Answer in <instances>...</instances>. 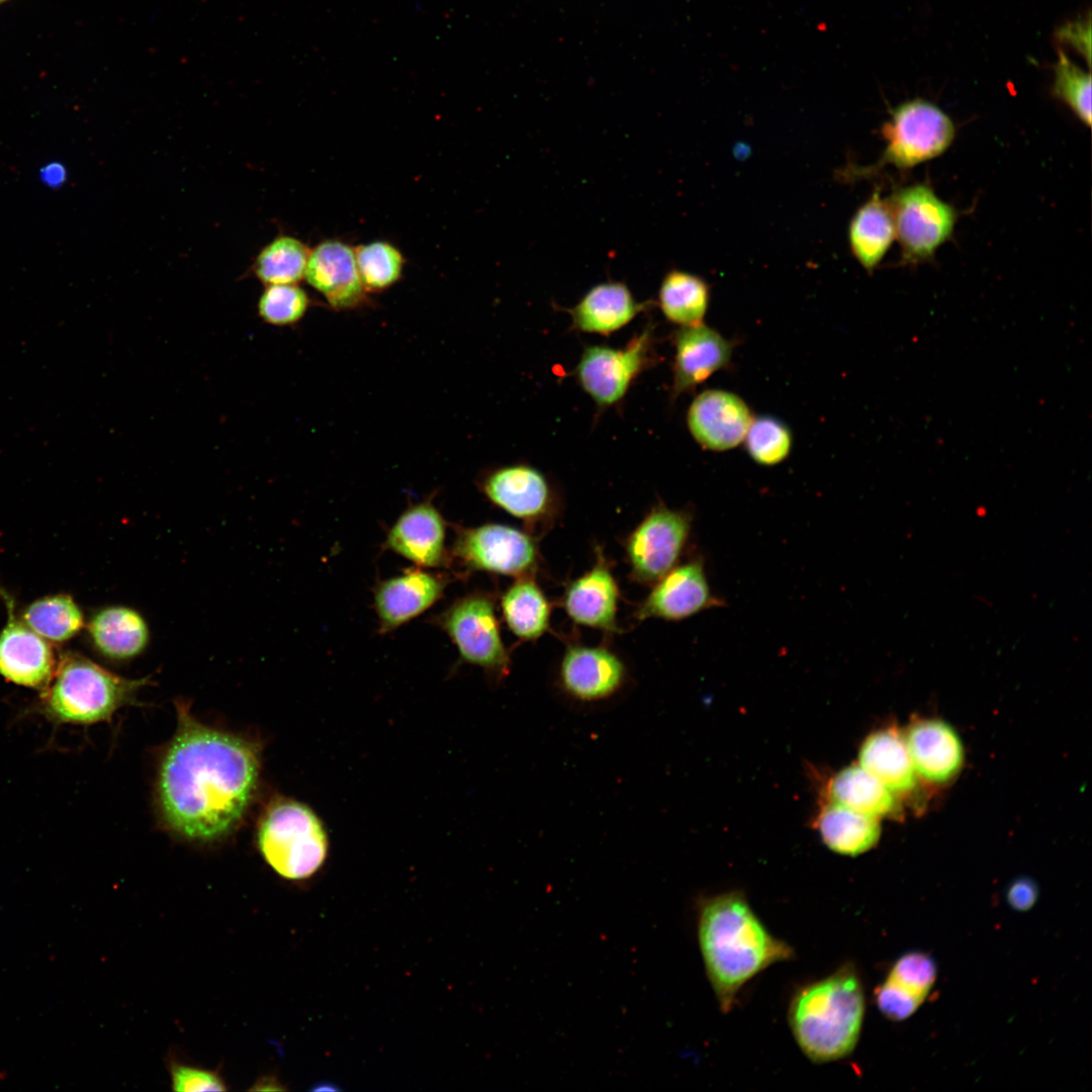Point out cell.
<instances>
[{
  "label": "cell",
  "instance_id": "33",
  "mask_svg": "<svg viewBox=\"0 0 1092 1092\" xmlns=\"http://www.w3.org/2000/svg\"><path fill=\"white\" fill-rule=\"evenodd\" d=\"M360 279L366 291H382L401 276L403 257L391 244L377 241L354 249Z\"/></svg>",
  "mask_w": 1092,
  "mask_h": 1092
},
{
  "label": "cell",
  "instance_id": "21",
  "mask_svg": "<svg viewBox=\"0 0 1092 1092\" xmlns=\"http://www.w3.org/2000/svg\"><path fill=\"white\" fill-rule=\"evenodd\" d=\"M445 585L443 577L422 569H408L380 582L374 593L380 631L390 632L428 610Z\"/></svg>",
  "mask_w": 1092,
  "mask_h": 1092
},
{
  "label": "cell",
  "instance_id": "37",
  "mask_svg": "<svg viewBox=\"0 0 1092 1092\" xmlns=\"http://www.w3.org/2000/svg\"><path fill=\"white\" fill-rule=\"evenodd\" d=\"M887 979L925 999L936 980V965L929 954L911 951L896 961Z\"/></svg>",
  "mask_w": 1092,
  "mask_h": 1092
},
{
  "label": "cell",
  "instance_id": "22",
  "mask_svg": "<svg viewBox=\"0 0 1092 1092\" xmlns=\"http://www.w3.org/2000/svg\"><path fill=\"white\" fill-rule=\"evenodd\" d=\"M445 522L439 511L424 502L404 511L388 532L389 549L423 567L446 563Z\"/></svg>",
  "mask_w": 1092,
  "mask_h": 1092
},
{
  "label": "cell",
  "instance_id": "4",
  "mask_svg": "<svg viewBox=\"0 0 1092 1092\" xmlns=\"http://www.w3.org/2000/svg\"><path fill=\"white\" fill-rule=\"evenodd\" d=\"M149 677L119 676L75 652L63 654L36 712L56 724L91 725L110 721L120 708L136 704Z\"/></svg>",
  "mask_w": 1092,
  "mask_h": 1092
},
{
  "label": "cell",
  "instance_id": "16",
  "mask_svg": "<svg viewBox=\"0 0 1092 1092\" xmlns=\"http://www.w3.org/2000/svg\"><path fill=\"white\" fill-rule=\"evenodd\" d=\"M671 342L674 347L671 399L693 391L714 373L726 369L735 347L733 341L705 324L679 327Z\"/></svg>",
  "mask_w": 1092,
  "mask_h": 1092
},
{
  "label": "cell",
  "instance_id": "32",
  "mask_svg": "<svg viewBox=\"0 0 1092 1092\" xmlns=\"http://www.w3.org/2000/svg\"><path fill=\"white\" fill-rule=\"evenodd\" d=\"M309 253L298 239L280 236L260 251L253 272L266 285L297 283L304 277Z\"/></svg>",
  "mask_w": 1092,
  "mask_h": 1092
},
{
  "label": "cell",
  "instance_id": "18",
  "mask_svg": "<svg viewBox=\"0 0 1092 1092\" xmlns=\"http://www.w3.org/2000/svg\"><path fill=\"white\" fill-rule=\"evenodd\" d=\"M905 740L917 777L934 786L949 784L964 764V747L956 730L939 719H916Z\"/></svg>",
  "mask_w": 1092,
  "mask_h": 1092
},
{
  "label": "cell",
  "instance_id": "30",
  "mask_svg": "<svg viewBox=\"0 0 1092 1092\" xmlns=\"http://www.w3.org/2000/svg\"><path fill=\"white\" fill-rule=\"evenodd\" d=\"M709 302L710 286L701 276L675 268L664 274L656 304L668 322L679 327L703 324Z\"/></svg>",
  "mask_w": 1092,
  "mask_h": 1092
},
{
  "label": "cell",
  "instance_id": "38",
  "mask_svg": "<svg viewBox=\"0 0 1092 1092\" xmlns=\"http://www.w3.org/2000/svg\"><path fill=\"white\" fill-rule=\"evenodd\" d=\"M169 1072L172 1088L180 1092L225 1091L228 1089L218 1071L170 1060Z\"/></svg>",
  "mask_w": 1092,
  "mask_h": 1092
},
{
  "label": "cell",
  "instance_id": "36",
  "mask_svg": "<svg viewBox=\"0 0 1092 1092\" xmlns=\"http://www.w3.org/2000/svg\"><path fill=\"white\" fill-rule=\"evenodd\" d=\"M308 305L307 293L296 283L267 285L258 301V313L266 324L284 327L299 322Z\"/></svg>",
  "mask_w": 1092,
  "mask_h": 1092
},
{
  "label": "cell",
  "instance_id": "11",
  "mask_svg": "<svg viewBox=\"0 0 1092 1092\" xmlns=\"http://www.w3.org/2000/svg\"><path fill=\"white\" fill-rule=\"evenodd\" d=\"M453 556L470 570L520 577L534 574L539 562L532 534L504 524H485L458 531Z\"/></svg>",
  "mask_w": 1092,
  "mask_h": 1092
},
{
  "label": "cell",
  "instance_id": "40",
  "mask_svg": "<svg viewBox=\"0 0 1092 1092\" xmlns=\"http://www.w3.org/2000/svg\"><path fill=\"white\" fill-rule=\"evenodd\" d=\"M1059 41L1065 42L1077 50L1085 57L1090 66L1091 59V25L1090 17L1069 22L1057 31Z\"/></svg>",
  "mask_w": 1092,
  "mask_h": 1092
},
{
  "label": "cell",
  "instance_id": "9",
  "mask_svg": "<svg viewBox=\"0 0 1092 1092\" xmlns=\"http://www.w3.org/2000/svg\"><path fill=\"white\" fill-rule=\"evenodd\" d=\"M654 330L647 326L622 349L592 345L574 368L580 387L599 407L619 403L632 382L656 362Z\"/></svg>",
  "mask_w": 1092,
  "mask_h": 1092
},
{
  "label": "cell",
  "instance_id": "39",
  "mask_svg": "<svg viewBox=\"0 0 1092 1092\" xmlns=\"http://www.w3.org/2000/svg\"><path fill=\"white\" fill-rule=\"evenodd\" d=\"M880 1011L889 1019L901 1021L910 1017L922 1004L924 998L886 979L875 991Z\"/></svg>",
  "mask_w": 1092,
  "mask_h": 1092
},
{
  "label": "cell",
  "instance_id": "8",
  "mask_svg": "<svg viewBox=\"0 0 1092 1092\" xmlns=\"http://www.w3.org/2000/svg\"><path fill=\"white\" fill-rule=\"evenodd\" d=\"M439 624L465 662L482 668L494 681L509 674L512 661L489 596L472 593L457 600L440 616Z\"/></svg>",
  "mask_w": 1092,
  "mask_h": 1092
},
{
  "label": "cell",
  "instance_id": "7",
  "mask_svg": "<svg viewBox=\"0 0 1092 1092\" xmlns=\"http://www.w3.org/2000/svg\"><path fill=\"white\" fill-rule=\"evenodd\" d=\"M901 247L902 260H930L953 233L957 210L923 183L897 189L888 201Z\"/></svg>",
  "mask_w": 1092,
  "mask_h": 1092
},
{
  "label": "cell",
  "instance_id": "5",
  "mask_svg": "<svg viewBox=\"0 0 1092 1092\" xmlns=\"http://www.w3.org/2000/svg\"><path fill=\"white\" fill-rule=\"evenodd\" d=\"M259 851L280 877L302 881L314 876L330 851L326 824L307 804L275 797L264 809L256 832Z\"/></svg>",
  "mask_w": 1092,
  "mask_h": 1092
},
{
  "label": "cell",
  "instance_id": "14",
  "mask_svg": "<svg viewBox=\"0 0 1092 1092\" xmlns=\"http://www.w3.org/2000/svg\"><path fill=\"white\" fill-rule=\"evenodd\" d=\"M1 594L8 616L0 631V675L15 685L42 691L57 667L54 650L15 616L12 598Z\"/></svg>",
  "mask_w": 1092,
  "mask_h": 1092
},
{
  "label": "cell",
  "instance_id": "26",
  "mask_svg": "<svg viewBox=\"0 0 1092 1092\" xmlns=\"http://www.w3.org/2000/svg\"><path fill=\"white\" fill-rule=\"evenodd\" d=\"M89 635L104 656L125 660L141 654L147 647L148 624L135 610L112 606L98 611L89 623Z\"/></svg>",
  "mask_w": 1092,
  "mask_h": 1092
},
{
  "label": "cell",
  "instance_id": "19",
  "mask_svg": "<svg viewBox=\"0 0 1092 1092\" xmlns=\"http://www.w3.org/2000/svg\"><path fill=\"white\" fill-rule=\"evenodd\" d=\"M594 566L566 584L562 607L576 624L618 633V583L601 549H596Z\"/></svg>",
  "mask_w": 1092,
  "mask_h": 1092
},
{
  "label": "cell",
  "instance_id": "42",
  "mask_svg": "<svg viewBox=\"0 0 1092 1092\" xmlns=\"http://www.w3.org/2000/svg\"><path fill=\"white\" fill-rule=\"evenodd\" d=\"M41 178L44 183L52 187L60 186L66 179V171L62 164L51 163L41 169Z\"/></svg>",
  "mask_w": 1092,
  "mask_h": 1092
},
{
  "label": "cell",
  "instance_id": "43",
  "mask_svg": "<svg viewBox=\"0 0 1092 1092\" xmlns=\"http://www.w3.org/2000/svg\"><path fill=\"white\" fill-rule=\"evenodd\" d=\"M6 1H8V0H0V4L4 3Z\"/></svg>",
  "mask_w": 1092,
  "mask_h": 1092
},
{
  "label": "cell",
  "instance_id": "20",
  "mask_svg": "<svg viewBox=\"0 0 1092 1092\" xmlns=\"http://www.w3.org/2000/svg\"><path fill=\"white\" fill-rule=\"evenodd\" d=\"M304 278L336 309L355 308L366 300L354 249L328 240L310 250Z\"/></svg>",
  "mask_w": 1092,
  "mask_h": 1092
},
{
  "label": "cell",
  "instance_id": "35",
  "mask_svg": "<svg viewBox=\"0 0 1092 1092\" xmlns=\"http://www.w3.org/2000/svg\"><path fill=\"white\" fill-rule=\"evenodd\" d=\"M1052 93L1066 103L1088 127L1091 125V75L1077 66L1062 50L1054 67Z\"/></svg>",
  "mask_w": 1092,
  "mask_h": 1092
},
{
  "label": "cell",
  "instance_id": "25",
  "mask_svg": "<svg viewBox=\"0 0 1092 1092\" xmlns=\"http://www.w3.org/2000/svg\"><path fill=\"white\" fill-rule=\"evenodd\" d=\"M896 238L892 212L880 191L873 192L849 222L851 254L870 274L880 265Z\"/></svg>",
  "mask_w": 1092,
  "mask_h": 1092
},
{
  "label": "cell",
  "instance_id": "2",
  "mask_svg": "<svg viewBox=\"0 0 1092 1092\" xmlns=\"http://www.w3.org/2000/svg\"><path fill=\"white\" fill-rule=\"evenodd\" d=\"M698 914L701 953L723 1012L731 1010L748 981L793 958V948L765 928L739 892L703 899Z\"/></svg>",
  "mask_w": 1092,
  "mask_h": 1092
},
{
  "label": "cell",
  "instance_id": "31",
  "mask_svg": "<svg viewBox=\"0 0 1092 1092\" xmlns=\"http://www.w3.org/2000/svg\"><path fill=\"white\" fill-rule=\"evenodd\" d=\"M22 621L47 641L65 642L84 626V616L65 594L48 596L32 602L22 614Z\"/></svg>",
  "mask_w": 1092,
  "mask_h": 1092
},
{
  "label": "cell",
  "instance_id": "15",
  "mask_svg": "<svg viewBox=\"0 0 1092 1092\" xmlns=\"http://www.w3.org/2000/svg\"><path fill=\"white\" fill-rule=\"evenodd\" d=\"M753 418L750 407L739 395L724 389H706L691 402L687 425L701 447L724 452L744 441Z\"/></svg>",
  "mask_w": 1092,
  "mask_h": 1092
},
{
  "label": "cell",
  "instance_id": "13",
  "mask_svg": "<svg viewBox=\"0 0 1092 1092\" xmlns=\"http://www.w3.org/2000/svg\"><path fill=\"white\" fill-rule=\"evenodd\" d=\"M723 605L712 593L703 559L694 558L675 565L656 581L634 616L640 621L650 618L680 621Z\"/></svg>",
  "mask_w": 1092,
  "mask_h": 1092
},
{
  "label": "cell",
  "instance_id": "6",
  "mask_svg": "<svg viewBox=\"0 0 1092 1092\" xmlns=\"http://www.w3.org/2000/svg\"><path fill=\"white\" fill-rule=\"evenodd\" d=\"M886 147L878 166L913 168L943 154L952 144L956 128L935 104L913 99L895 107L882 126Z\"/></svg>",
  "mask_w": 1092,
  "mask_h": 1092
},
{
  "label": "cell",
  "instance_id": "1",
  "mask_svg": "<svg viewBox=\"0 0 1092 1092\" xmlns=\"http://www.w3.org/2000/svg\"><path fill=\"white\" fill-rule=\"evenodd\" d=\"M176 731L161 754L156 804L163 825L195 842L225 838L242 823L258 790V743L199 721L176 704Z\"/></svg>",
  "mask_w": 1092,
  "mask_h": 1092
},
{
  "label": "cell",
  "instance_id": "12",
  "mask_svg": "<svg viewBox=\"0 0 1092 1092\" xmlns=\"http://www.w3.org/2000/svg\"><path fill=\"white\" fill-rule=\"evenodd\" d=\"M481 491L496 507L527 526L552 521L558 513L555 486L540 469L527 463L503 465L486 472Z\"/></svg>",
  "mask_w": 1092,
  "mask_h": 1092
},
{
  "label": "cell",
  "instance_id": "3",
  "mask_svg": "<svg viewBox=\"0 0 1092 1092\" xmlns=\"http://www.w3.org/2000/svg\"><path fill=\"white\" fill-rule=\"evenodd\" d=\"M864 995L851 964L801 988L793 997L789 1024L801 1051L817 1064L849 1056L859 1038Z\"/></svg>",
  "mask_w": 1092,
  "mask_h": 1092
},
{
  "label": "cell",
  "instance_id": "24",
  "mask_svg": "<svg viewBox=\"0 0 1092 1092\" xmlns=\"http://www.w3.org/2000/svg\"><path fill=\"white\" fill-rule=\"evenodd\" d=\"M858 764L895 795L911 793L917 785L904 732L897 727L871 733L859 748Z\"/></svg>",
  "mask_w": 1092,
  "mask_h": 1092
},
{
  "label": "cell",
  "instance_id": "10",
  "mask_svg": "<svg viewBox=\"0 0 1092 1092\" xmlns=\"http://www.w3.org/2000/svg\"><path fill=\"white\" fill-rule=\"evenodd\" d=\"M693 523L688 510L654 506L625 540L631 578L653 585L677 565Z\"/></svg>",
  "mask_w": 1092,
  "mask_h": 1092
},
{
  "label": "cell",
  "instance_id": "17",
  "mask_svg": "<svg viewBox=\"0 0 1092 1092\" xmlns=\"http://www.w3.org/2000/svg\"><path fill=\"white\" fill-rule=\"evenodd\" d=\"M626 674L624 662L606 646L568 645L559 666L564 692L584 703L614 696L623 687Z\"/></svg>",
  "mask_w": 1092,
  "mask_h": 1092
},
{
  "label": "cell",
  "instance_id": "28",
  "mask_svg": "<svg viewBox=\"0 0 1092 1092\" xmlns=\"http://www.w3.org/2000/svg\"><path fill=\"white\" fill-rule=\"evenodd\" d=\"M504 621L519 639L534 641L550 627L551 605L534 574L517 577L500 600Z\"/></svg>",
  "mask_w": 1092,
  "mask_h": 1092
},
{
  "label": "cell",
  "instance_id": "34",
  "mask_svg": "<svg viewBox=\"0 0 1092 1092\" xmlns=\"http://www.w3.org/2000/svg\"><path fill=\"white\" fill-rule=\"evenodd\" d=\"M743 442L755 463L775 466L789 457L793 447V435L784 422L770 416H762L753 418Z\"/></svg>",
  "mask_w": 1092,
  "mask_h": 1092
},
{
  "label": "cell",
  "instance_id": "23",
  "mask_svg": "<svg viewBox=\"0 0 1092 1092\" xmlns=\"http://www.w3.org/2000/svg\"><path fill=\"white\" fill-rule=\"evenodd\" d=\"M649 307L650 301H637L623 281H607L593 286L574 306L564 310L574 330L608 336Z\"/></svg>",
  "mask_w": 1092,
  "mask_h": 1092
},
{
  "label": "cell",
  "instance_id": "27",
  "mask_svg": "<svg viewBox=\"0 0 1092 1092\" xmlns=\"http://www.w3.org/2000/svg\"><path fill=\"white\" fill-rule=\"evenodd\" d=\"M827 793L830 802L877 819L900 810L896 795L859 764L839 770Z\"/></svg>",
  "mask_w": 1092,
  "mask_h": 1092
},
{
  "label": "cell",
  "instance_id": "29",
  "mask_svg": "<svg viewBox=\"0 0 1092 1092\" xmlns=\"http://www.w3.org/2000/svg\"><path fill=\"white\" fill-rule=\"evenodd\" d=\"M817 828L827 847L850 856L874 847L881 834L879 819L832 802L820 812Z\"/></svg>",
  "mask_w": 1092,
  "mask_h": 1092
},
{
  "label": "cell",
  "instance_id": "41",
  "mask_svg": "<svg viewBox=\"0 0 1092 1092\" xmlns=\"http://www.w3.org/2000/svg\"><path fill=\"white\" fill-rule=\"evenodd\" d=\"M1037 896V886L1028 878H1019L1012 882L1006 893L1008 904L1017 911L1029 910L1035 904Z\"/></svg>",
  "mask_w": 1092,
  "mask_h": 1092
}]
</instances>
